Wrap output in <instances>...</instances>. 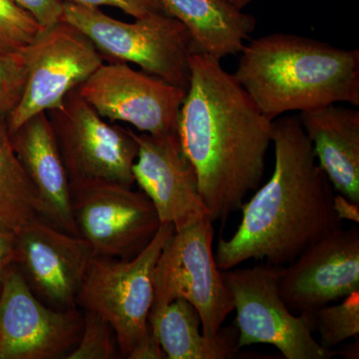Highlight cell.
Instances as JSON below:
<instances>
[{
	"instance_id": "1",
	"label": "cell",
	"mask_w": 359,
	"mask_h": 359,
	"mask_svg": "<svg viewBox=\"0 0 359 359\" xmlns=\"http://www.w3.org/2000/svg\"><path fill=\"white\" fill-rule=\"evenodd\" d=\"M190 69L177 133L210 219L224 223L261 186L273 121L221 61L194 52Z\"/></svg>"
},
{
	"instance_id": "2",
	"label": "cell",
	"mask_w": 359,
	"mask_h": 359,
	"mask_svg": "<svg viewBox=\"0 0 359 359\" xmlns=\"http://www.w3.org/2000/svg\"><path fill=\"white\" fill-rule=\"evenodd\" d=\"M271 144L275 166L271 178L241 208L242 219L235 233L217 245L215 259L221 271L250 259L283 266L342 228L334 187L316 160L299 116L273 120Z\"/></svg>"
},
{
	"instance_id": "3",
	"label": "cell",
	"mask_w": 359,
	"mask_h": 359,
	"mask_svg": "<svg viewBox=\"0 0 359 359\" xmlns=\"http://www.w3.org/2000/svg\"><path fill=\"white\" fill-rule=\"evenodd\" d=\"M266 118L348 103L359 106V51L271 33L241 51L233 74Z\"/></svg>"
},
{
	"instance_id": "4",
	"label": "cell",
	"mask_w": 359,
	"mask_h": 359,
	"mask_svg": "<svg viewBox=\"0 0 359 359\" xmlns=\"http://www.w3.org/2000/svg\"><path fill=\"white\" fill-rule=\"evenodd\" d=\"M63 20L83 32L104 59L134 63L149 74L188 88L195 47L185 26L169 14L155 13L124 22L99 7L65 2Z\"/></svg>"
},
{
	"instance_id": "5",
	"label": "cell",
	"mask_w": 359,
	"mask_h": 359,
	"mask_svg": "<svg viewBox=\"0 0 359 359\" xmlns=\"http://www.w3.org/2000/svg\"><path fill=\"white\" fill-rule=\"evenodd\" d=\"M175 231L162 224L147 247L131 259L94 256L77 297V306L110 323L120 353L128 358L150 330L153 275L165 243Z\"/></svg>"
},
{
	"instance_id": "6",
	"label": "cell",
	"mask_w": 359,
	"mask_h": 359,
	"mask_svg": "<svg viewBox=\"0 0 359 359\" xmlns=\"http://www.w3.org/2000/svg\"><path fill=\"white\" fill-rule=\"evenodd\" d=\"M212 224L210 217H205L168 238L153 275L154 299L149 316L175 299H186L199 313L202 332L208 337L218 334L235 309L215 259Z\"/></svg>"
},
{
	"instance_id": "7",
	"label": "cell",
	"mask_w": 359,
	"mask_h": 359,
	"mask_svg": "<svg viewBox=\"0 0 359 359\" xmlns=\"http://www.w3.org/2000/svg\"><path fill=\"white\" fill-rule=\"evenodd\" d=\"M283 266L259 264L222 271L237 313L238 349L271 344L285 359H330L337 351L314 339L313 314L294 316L278 290Z\"/></svg>"
},
{
	"instance_id": "8",
	"label": "cell",
	"mask_w": 359,
	"mask_h": 359,
	"mask_svg": "<svg viewBox=\"0 0 359 359\" xmlns=\"http://www.w3.org/2000/svg\"><path fill=\"white\" fill-rule=\"evenodd\" d=\"M78 235L94 256L131 259L161 226L150 199L132 186L104 180L70 182Z\"/></svg>"
},
{
	"instance_id": "9",
	"label": "cell",
	"mask_w": 359,
	"mask_h": 359,
	"mask_svg": "<svg viewBox=\"0 0 359 359\" xmlns=\"http://www.w3.org/2000/svg\"><path fill=\"white\" fill-rule=\"evenodd\" d=\"M25 90L6 117L11 135L33 116L61 109L68 93L104 65L93 42L65 20L44 28L25 49Z\"/></svg>"
},
{
	"instance_id": "10",
	"label": "cell",
	"mask_w": 359,
	"mask_h": 359,
	"mask_svg": "<svg viewBox=\"0 0 359 359\" xmlns=\"http://www.w3.org/2000/svg\"><path fill=\"white\" fill-rule=\"evenodd\" d=\"M50 118L70 182L104 180L133 186L138 144L131 130L109 124L74 89Z\"/></svg>"
},
{
	"instance_id": "11",
	"label": "cell",
	"mask_w": 359,
	"mask_h": 359,
	"mask_svg": "<svg viewBox=\"0 0 359 359\" xmlns=\"http://www.w3.org/2000/svg\"><path fill=\"white\" fill-rule=\"evenodd\" d=\"M77 308L58 309L33 292L15 264L0 283V359L66 358L81 335Z\"/></svg>"
},
{
	"instance_id": "12",
	"label": "cell",
	"mask_w": 359,
	"mask_h": 359,
	"mask_svg": "<svg viewBox=\"0 0 359 359\" xmlns=\"http://www.w3.org/2000/svg\"><path fill=\"white\" fill-rule=\"evenodd\" d=\"M76 90L104 119L153 136L176 133L187 92L125 62L104 63Z\"/></svg>"
},
{
	"instance_id": "13",
	"label": "cell",
	"mask_w": 359,
	"mask_h": 359,
	"mask_svg": "<svg viewBox=\"0 0 359 359\" xmlns=\"http://www.w3.org/2000/svg\"><path fill=\"white\" fill-rule=\"evenodd\" d=\"M15 235V264L33 292L51 308H77L78 294L94 257L88 243L41 217Z\"/></svg>"
},
{
	"instance_id": "14",
	"label": "cell",
	"mask_w": 359,
	"mask_h": 359,
	"mask_svg": "<svg viewBox=\"0 0 359 359\" xmlns=\"http://www.w3.org/2000/svg\"><path fill=\"white\" fill-rule=\"evenodd\" d=\"M278 290L287 308L299 314H313L359 292L358 226L332 231L283 266Z\"/></svg>"
},
{
	"instance_id": "15",
	"label": "cell",
	"mask_w": 359,
	"mask_h": 359,
	"mask_svg": "<svg viewBox=\"0 0 359 359\" xmlns=\"http://www.w3.org/2000/svg\"><path fill=\"white\" fill-rule=\"evenodd\" d=\"M131 132L138 144L135 183L152 202L161 224H173L178 231L210 217L195 169L182 149L178 133L153 136Z\"/></svg>"
},
{
	"instance_id": "16",
	"label": "cell",
	"mask_w": 359,
	"mask_h": 359,
	"mask_svg": "<svg viewBox=\"0 0 359 359\" xmlns=\"http://www.w3.org/2000/svg\"><path fill=\"white\" fill-rule=\"evenodd\" d=\"M11 136L16 155L39 196L41 218L79 236L73 216L69 175L48 113L33 116Z\"/></svg>"
},
{
	"instance_id": "17",
	"label": "cell",
	"mask_w": 359,
	"mask_h": 359,
	"mask_svg": "<svg viewBox=\"0 0 359 359\" xmlns=\"http://www.w3.org/2000/svg\"><path fill=\"white\" fill-rule=\"evenodd\" d=\"M299 119L334 190L359 205V111L332 104Z\"/></svg>"
},
{
	"instance_id": "18",
	"label": "cell",
	"mask_w": 359,
	"mask_h": 359,
	"mask_svg": "<svg viewBox=\"0 0 359 359\" xmlns=\"http://www.w3.org/2000/svg\"><path fill=\"white\" fill-rule=\"evenodd\" d=\"M190 33L195 52L221 61L241 53L256 29L254 16L226 0H158Z\"/></svg>"
},
{
	"instance_id": "19",
	"label": "cell",
	"mask_w": 359,
	"mask_h": 359,
	"mask_svg": "<svg viewBox=\"0 0 359 359\" xmlns=\"http://www.w3.org/2000/svg\"><path fill=\"white\" fill-rule=\"evenodd\" d=\"M149 325L168 359H228L238 351L237 327H222L208 337L199 313L186 299H175L149 316Z\"/></svg>"
},
{
	"instance_id": "20",
	"label": "cell",
	"mask_w": 359,
	"mask_h": 359,
	"mask_svg": "<svg viewBox=\"0 0 359 359\" xmlns=\"http://www.w3.org/2000/svg\"><path fill=\"white\" fill-rule=\"evenodd\" d=\"M37 217L39 196L14 150L6 117L0 116V228L18 233Z\"/></svg>"
},
{
	"instance_id": "21",
	"label": "cell",
	"mask_w": 359,
	"mask_h": 359,
	"mask_svg": "<svg viewBox=\"0 0 359 359\" xmlns=\"http://www.w3.org/2000/svg\"><path fill=\"white\" fill-rule=\"evenodd\" d=\"M314 330L321 346L332 349L349 339H358L359 292L344 297L337 306H325L313 313Z\"/></svg>"
},
{
	"instance_id": "22",
	"label": "cell",
	"mask_w": 359,
	"mask_h": 359,
	"mask_svg": "<svg viewBox=\"0 0 359 359\" xmlns=\"http://www.w3.org/2000/svg\"><path fill=\"white\" fill-rule=\"evenodd\" d=\"M43 29V26L14 0H0V53L25 51Z\"/></svg>"
},
{
	"instance_id": "23",
	"label": "cell",
	"mask_w": 359,
	"mask_h": 359,
	"mask_svg": "<svg viewBox=\"0 0 359 359\" xmlns=\"http://www.w3.org/2000/svg\"><path fill=\"white\" fill-rule=\"evenodd\" d=\"M83 327L76 346L67 359H113L121 355L114 330L107 320L84 311Z\"/></svg>"
},
{
	"instance_id": "24",
	"label": "cell",
	"mask_w": 359,
	"mask_h": 359,
	"mask_svg": "<svg viewBox=\"0 0 359 359\" xmlns=\"http://www.w3.org/2000/svg\"><path fill=\"white\" fill-rule=\"evenodd\" d=\"M25 51L0 53V116H8L18 105L26 83Z\"/></svg>"
},
{
	"instance_id": "25",
	"label": "cell",
	"mask_w": 359,
	"mask_h": 359,
	"mask_svg": "<svg viewBox=\"0 0 359 359\" xmlns=\"http://www.w3.org/2000/svg\"><path fill=\"white\" fill-rule=\"evenodd\" d=\"M65 4L77 6L100 7L112 6L136 18H144L155 13H165L158 0H61Z\"/></svg>"
},
{
	"instance_id": "26",
	"label": "cell",
	"mask_w": 359,
	"mask_h": 359,
	"mask_svg": "<svg viewBox=\"0 0 359 359\" xmlns=\"http://www.w3.org/2000/svg\"><path fill=\"white\" fill-rule=\"evenodd\" d=\"M44 28L63 20L65 2L61 0H14Z\"/></svg>"
},
{
	"instance_id": "27",
	"label": "cell",
	"mask_w": 359,
	"mask_h": 359,
	"mask_svg": "<svg viewBox=\"0 0 359 359\" xmlns=\"http://www.w3.org/2000/svg\"><path fill=\"white\" fill-rule=\"evenodd\" d=\"M151 327V325H150ZM128 359H164L166 358L154 330L150 327L146 337L130 353Z\"/></svg>"
},
{
	"instance_id": "28",
	"label": "cell",
	"mask_w": 359,
	"mask_h": 359,
	"mask_svg": "<svg viewBox=\"0 0 359 359\" xmlns=\"http://www.w3.org/2000/svg\"><path fill=\"white\" fill-rule=\"evenodd\" d=\"M16 261V235L0 228V283L9 266Z\"/></svg>"
},
{
	"instance_id": "29",
	"label": "cell",
	"mask_w": 359,
	"mask_h": 359,
	"mask_svg": "<svg viewBox=\"0 0 359 359\" xmlns=\"http://www.w3.org/2000/svg\"><path fill=\"white\" fill-rule=\"evenodd\" d=\"M334 207L335 211L337 212V216L339 217L341 221L344 219H351L358 223V205L354 204L342 197L341 195H337L334 197Z\"/></svg>"
},
{
	"instance_id": "30",
	"label": "cell",
	"mask_w": 359,
	"mask_h": 359,
	"mask_svg": "<svg viewBox=\"0 0 359 359\" xmlns=\"http://www.w3.org/2000/svg\"><path fill=\"white\" fill-rule=\"evenodd\" d=\"M358 339H356V342H354L353 344H349L344 347L340 353H337V354H341L344 358L348 359H358Z\"/></svg>"
},
{
	"instance_id": "31",
	"label": "cell",
	"mask_w": 359,
	"mask_h": 359,
	"mask_svg": "<svg viewBox=\"0 0 359 359\" xmlns=\"http://www.w3.org/2000/svg\"><path fill=\"white\" fill-rule=\"evenodd\" d=\"M226 1L230 2L238 8L244 9L245 6H249L252 0H226Z\"/></svg>"
}]
</instances>
